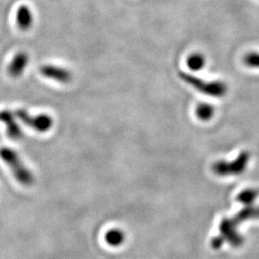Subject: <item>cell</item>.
<instances>
[{
	"mask_svg": "<svg viewBox=\"0 0 259 259\" xmlns=\"http://www.w3.org/2000/svg\"><path fill=\"white\" fill-rule=\"evenodd\" d=\"M239 216L233 219H224L221 226H220V236L215 237L212 240V246L214 249H219L222 246L224 242H230L234 247H238L241 245L242 238L240 235L236 232V225L239 221L259 217V207L252 209L251 207H248L247 209L243 210L238 214Z\"/></svg>",
	"mask_w": 259,
	"mask_h": 259,
	"instance_id": "1",
	"label": "cell"
},
{
	"mask_svg": "<svg viewBox=\"0 0 259 259\" xmlns=\"http://www.w3.org/2000/svg\"><path fill=\"white\" fill-rule=\"evenodd\" d=\"M0 158L9 166L13 175L19 184L30 186L34 184V176L20 159L17 152L13 149L2 147L0 148Z\"/></svg>",
	"mask_w": 259,
	"mask_h": 259,
	"instance_id": "2",
	"label": "cell"
},
{
	"mask_svg": "<svg viewBox=\"0 0 259 259\" xmlns=\"http://www.w3.org/2000/svg\"><path fill=\"white\" fill-rule=\"evenodd\" d=\"M180 78L189 85L193 87L195 90L201 93H204L213 97H221L227 93V85L222 82H206L193 75L188 74L185 72L180 73Z\"/></svg>",
	"mask_w": 259,
	"mask_h": 259,
	"instance_id": "3",
	"label": "cell"
},
{
	"mask_svg": "<svg viewBox=\"0 0 259 259\" xmlns=\"http://www.w3.org/2000/svg\"><path fill=\"white\" fill-rule=\"evenodd\" d=\"M250 155L247 152L241 153L240 156L232 162L219 161L213 165V171L219 176L236 175L242 173L249 163Z\"/></svg>",
	"mask_w": 259,
	"mask_h": 259,
	"instance_id": "4",
	"label": "cell"
},
{
	"mask_svg": "<svg viewBox=\"0 0 259 259\" xmlns=\"http://www.w3.org/2000/svg\"><path fill=\"white\" fill-rule=\"evenodd\" d=\"M15 114L23 124L40 133L48 131L53 124L52 118L47 114H38L36 116H32L24 110H18L15 112Z\"/></svg>",
	"mask_w": 259,
	"mask_h": 259,
	"instance_id": "5",
	"label": "cell"
},
{
	"mask_svg": "<svg viewBox=\"0 0 259 259\" xmlns=\"http://www.w3.org/2000/svg\"><path fill=\"white\" fill-rule=\"evenodd\" d=\"M40 73L46 78L60 83H68L72 78V74L67 69L55 65H47L41 66Z\"/></svg>",
	"mask_w": 259,
	"mask_h": 259,
	"instance_id": "6",
	"label": "cell"
},
{
	"mask_svg": "<svg viewBox=\"0 0 259 259\" xmlns=\"http://www.w3.org/2000/svg\"><path fill=\"white\" fill-rule=\"evenodd\" d=\"M29 63V56L23 51H19L13 58L12 62L8 65V73L13 78H18L22 74L27 67Z\"/></svg>",
	"mask_w": 259,
	"mask_h": 259,
	"instance_id": "7",
	"label": "cell"
},
{
	"mask_svg": "<svg viewBox=\"0 0 259 259\" xmlns=\"http://www.w3.org/2000/svg\"><path fill=\"white\" fill-rule=\"evenodd\" d=\"M0 122H3L5 124L7 135L10 139L18 140L22 137L21 129L19 124L15 121L14 115L10 111H0Z\"/></svg>",
	"mask_w": 259,
	"mask_h": 259,
	"instance_id": "8",
	"label": "cell"
},
{
	"mask_svg": "<svg viewBox=\"0 0 259 259\" xmlns=\"http://www.w3.org/2000/svg\"><path fill=\"white\" fill-rule=\"evenodd\" d=\"M34 17L31 9L27 5H20L17 11V24L20 30L27 31L32 27Z\"/></svg>",
	"mask_w": 259,
	"mask_h": 259,
	"instance_id": "9",
	"label": "cell"
},
{
	"mask_svg": "<svg viewBox=\"0 0 259 259\" xmlns=\"http://www.w3.org/2000/svg\"><path fill=\"white\" fill-rule=\"evenodd\" d=\"M105 240L111 247H119L125 241V233L119 229H111L106 233Z\"/></svg>",
	"mask_w": 259,
	"mask_h": 259,
	"instance_id": "10",
	"label": "cell"
},
{
	"mask_svg": "<svg viewBox=\"0 0 259 259\" xmlns=\"http://www.w3.org/2000/svg\"><path fill=\"white\" fill-rule=\"evenodd\" d=\"M187 66L193 71H199L205 65V58L201 53H193L187 58Z\"/></svg>",
	"mask_w": 259,
	"mask_h": 259,
	"instance_id": "11",
	"label": "cell"
},
{
	"mask_svg": "<svg viewBox=\"0 0 259 259\" xmlns=\"http://www.w3.org/2000/svg\"><path fill=\"white\" fill-rule=\"evenodd\" d=\"M214 107L210 104H200L196 110L198 118L203 121L210 120L214 115Z\"/></svg>",
	"mask_w": 259,
	"mask_h": 259,
	"instance_id": "12",
	"label": "cell"
},
{
	"mask_svg": "<svg viewBox=\"0 0 259 259\" xmlns=\"http://www.w3.org/2000/svg\"><path fill=\"white\" fill-rule=\"evenodd\" d=\"M259 192L254 189H248L243 191L241 194L238 195L237 200L243 204H250L258 197Z\"/></svg>",
	"mask_w": 259,
	"mask_h": 259,
	"instance_id": "13",
	"label": "cell"
},
{
	"mask_svg": "<svg viewBox=\"0 0 259 259\" xmlns=\"http://www.w3.org/2000/svg\"><path fill=\"white\" fill-rule=\"evenodd\" d=\"M244 64L250 68H259V52H250L244 57Z\"/></svg>",
	"mask_w": 259,
	"mask_h": 259,
	"instance_id": "14",
	"label": "cell"
}]
</instances>
